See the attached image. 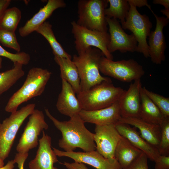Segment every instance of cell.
Wrapping results in <instances>:
<instances>
[{"mask_svg": "<svg viewBox=\"0 0 169 169\" xmlns=\"http://www.w3.org/2000/svg\"><path fill=\"white\" fill-rule=\"evenodd\" d=\"M44 110L46 115L61 133L58 145L65 151H74L77 148L84 152L96 150L94 133L86 128L85 122L79 115L72 116L68 121H60L54 117L47 108H45Z\"/></svg>", "mask_w": 169, "mask_h": 169, "instance_id": "obj_1", "label": "cell"}, {"mask_svg": "<svg viewBox=\"0 0 169 169\" xmlns=\"http://www.w3.org/2000/svg\"><path fill=\"white\" fill-rule=\"evenodd\" d=\"M73 56L72 61L75 65L80 79V91L88 90L105 81L111 80L109 77L100 74L99 64L104 55L96 48L90 47Z\"/></svg>", "mask_w": 169, "mask_h": 169, "instance_id": "obj_2", "label": "cell"}, {"mask_svg": "<svg viewBox=\"0 0 169 169\" xmlns=\"http://www.w3.org/2000/svg\"><path fill=\"white\" fill-rule=\"evenodd\" d=\"M52 73L46 69L33 67L28 71L22 86L9 99L5 108L12 113L22 103L41 95L44 92Z\"/></svg>", "mask_w": 169, "mask_h": 169, "instance_id": "obj_3", "label": "cell"}, {"mask_svg": "<svg viewBox=\"0 0 169 169\" xmlns=\"http://www.w3.org/2000/svg\"><path fill=\"white\" fill-rule=\"evenodd\" d=\"M125 90L115 87L112 81H105L77 94L82 109L93 110L108 107L118 101Z\"/></svg>", "mask_w": 169, "mask_h": 169, "instance_id": "obj_4", "label": "cell"}, {"mask_svg": "<svg viewBox=\"0 0 169 169\" xmlns=\"http://www.w3.org/2000/svg\"><path fill=\"white\" fill-rule=\"evenodd\" d=\"M108 3L107 0H79L77 23L90 30L107 32L108 24L104 11Z\"/></svg>", "mask_w": 169, "mask_h": 169, "instance_id": "obj_5", "label": "cell"}, {"mask_svg": "<svg viewBox=\"0 0 169 169\" xmlns=\"http://www.w3.org/2000/svg\"><path fill=\"white\" fill-rule=\"evenodd\" d=\"M35 106L34 103L28 104L11 113L0 123V158L3 161L8 156L18 131Z\"/></svg>", "mask_w": 169, "mask_h": 169, "instance_id": "obj_6", "label": "cell"}, {"mask_svg": "<svg viewBox=\"0 0 169 169\" xmlns=\"http://www.w3.org/2000/svg\"><path fill=\"white\" fill-rule=\"evenodd\" d=\"M99 70L105 75L127 82L141 79L145 73L143 66L133 59L114 61L104 55L100 59Z\"/></svg>", "mask_w": 169, "mask_h": 169, "instance_id": "obj_7", "label": "cell"}, {"mask_svg": "<svg viewBox=\"0 0 169 169\" xmlns=\"http://www.w3.org/2000/svg\"><path fill=\"white\" fill-rule=\"evenodd\" d=\"M71 32L75 39V49L78 53L90 47H94L100 50L106 58L113 60V57L108 50L110 35L108 32L91 30L71 22Z\"/></svg>", "mask_w": 169, "mask_h": 169, "instance_id": "obj_8", "label": "cell"}, {"mask_svg": "<svg viewBox=\"0 0 169 169\" xmlns=\"http://www.w3.org/2000/svg\"><path fill=\"white\" fill-rule=\"evenodd\" d=\"M130 8L125 21L121 23L124 29L132 32L137 42L136 52L141 53L146 58L149 57L147 38L151 32L152 23L145 14L139 13L136 8L130 5Z\"/></svg>", "mask_w": 169, "mask_h": 169, "instance_id": "obj_9", "label": "cell"}, {"mask_svg": "<svg viewBox=\"0 0 169 169\" xmlns=\"http://www.w3.org/2000/svg\"><path fill=\"white\" fill-rule=\"evenodd\" d=\"M48 128L43 112L35 109L30 115L17 146L18 153H28L30 150L37 147L38 144V136L41 131Z\"/></svg>", "mask_w": 169, "mask_h": 169, "instance_id": "obj_10", "label": "cell"}, {"mask_svg": "<svg viewBox=\"0 0 169 169\" xmlns=\"http://www.w3.org/2000/svg\"><path fill=\"white\" fill-rule=\"evenodd\" d=\"M106 18L110 35L108 48L109 52L112 54L117 50L122 53L136 52L137 42L134 35L126 33L118 20Z\"/></svg>", "mask_w": 169, "mask_h": 169, "instance_id": "obj_11", "label": "cell"}, {"mask_svg": "<svg viewBox=\"0 0 169 169\" xmlns=\"http://www.w3.org/2000/svg\"><path fill=\"white\" fill-rule=\"evenodd\" d=\"M56 155L66 156L73 159L75 162L85 163L96 169H122L115 158H105L96 151L87 152H66L53 148Z\"/></svg>", "mask_w": 169, "mask_h": 169, "instance_id": "obj_12", "label": "cell"}, {"mask_svg": "<svg viewBox=\"0 0 169 169\" xmlns=\"http://www.w3.org/2000/svg\"><path fill=\"white\" fill-rule=\"evenodd\" d=\"M94 140L96 151L107 158H115L114 153L121 135L115 125H95Z\"/></svg>", "mask_w": 169, "mask_h": 169, "instance_id": "obj_13", "label": "cell"}, {"mask_svg": "<svg viewBox=\"0 0 169 169\" xmlns=\"http://www.w3.org/2000/svg\"><path fill=\"white\" fill-rule=\"evenodd\" d=\"M152 13L156 18V24L155 30L151 31L148 37L149 54L153 63L160 64L165 59V52L166 46L163 29L168 25L169 19L157 16L153 11Z\"/></svg>", "mask_w": 169, "mask_h": 169, "instance_id": "obj_14", "label": "cell"}, {"mask_svg": "<svg viewBox=\"0 0 169 169\" xmlns=\"http://www.w3.org/2000/svg\"><path fill=\"white\" fill-rule=\"evenodd\" d=\"M134 81L118 100L121 118H140L142 87L141 79Z\"/></svg>", "mask_w": 169, "mask_h": 169, "instance_id": "obj_15", "label": "cell"}, {"mask_svg": "<svg viewBox=\"0 0 169 169\" xmlns=\"http://www.w3.org/2000/svg\"><path fill=\"white\" fill-rule=\"evenodd\" d=\"M79 115L85 123L99 125H115L121 117L118 101L108 107L100 109L82 110Z\"/></svg>", "mask_w": 169, "mask_h": 169, "instance_id": "obj_16", "label": "cell"}, {"mask_svg": "<svg viewBox=\"0 0 169 169\" xmlns=\"http://www.w3.org/2000/svg\"><path fill=\"white\" fill-rule=\"evenodd\" d=\"M43 136L39 140V146L35 158L28 164L30 169H58L54 164L59 161L51 148V139L44 130Z\"/></svg>", "mask_w": 169, "mask_h": 169, "instance_id": "obj_17", "label": "cell"}, {"mask_svg": "<svg viewBox=\"0 0 169 169\" xmlns=\"http://www.w3.org/2000/svg\"><path fill=\"white\" fill-rule=\"evenodd\" d=\"M115 126L121 136L145 153L151 161H154L160 156L158 149L146 141L137 131L136 127L119 122L115 124Z\"/></svg>", "mask_w": 169, "mask_h": 169, "instance_id": "obj_18", "label": "cell"}, {"mask_svg": "<svg viewBox=\"0 0 169 169\" xmlns=\"http://www.w3.org/2000/svg\"><path fill=\"white\" fill-rule=\"evenodd\" d=\"M66 6L65 3L63 0H49L45 5L41 8L24 26L19 28V35L22 37H25L36 31L55 10L64 8Z\"/></svg>", "mask_w": 169, "mask_h": 169, "instance_id": "obj_19", "label": "cell"}, {"mask_svg": "<svg viewBox=\"0 0 169 169\" xmlns=\"http://www.w3.org/2000/svg\"><path fill=\"white\" fill-rule=\"evenodd\" d=\"M75 93L71 85L62 79V89L57 99L56 107L60 113L70 118L79 115L82 110Z\"/></svg>", "mask_w": 169, "mask_h": 169, "instance_id": "obj_20", "label": "cell"}, {"mask_svg": "<svg viewBox=\"0 0 169 169\" xmlns=\"http://www.w3.org/2000/svg\"><path fill=\"white\" fill-rule=\"evenodd\" d=\"M119 122L138 128L141 136L158 149L161 135V128L159 125L147 122L138 117H121Z\"/></svg>", "mask_w": 169, "mask_h": 169, "instance_id": "obj_21", "label": "cell"}, {"mask_svg": "<svg viewBox=\"0 0 169 169\" xmlns=\"http://www.w3.org/2000/svg\"><path fill=\"white\" fill-rule=\"evenodd\" d=\"M142 152L121 136L115 149L114 156L123 169L128 166Z\"/></svg>", "mask_w": 169, "mask_h": 169, "instance_id": "obj_22", "label": "cell"}, {"mask_svg": "<svg viewBox=\"0 0 169 169\" xmlns=\"http://www.w3.org/2000/svg\"><path fill=\"white\" fill-rule=\"evenodd\" d=\"M54 59L59 65L61 79L66 81L77 94L80 91V79L77 68L72 59L58 56Z\"/></svg>", "mask_w": 169, "mask_h": 169, "instance_id": "obj_23", "label": "cell"}, {"mask_svg": "<svg viewBox=\"0 0 169 169\" xmlns=\"http://www.w3.org/2000/svg\"><path fill=\"white\" fill-rule=\"evenodd\" d=\"M140 97V118L147 122L160 125L166 118L146 95L143 87L141 90Z\"/></svg>", "mask_w": 169, "mask_h": 169, "instance_id": "obj_24", "label": "cell"}, {"mask_svg": "<svg viewBox=\"0 0 169 169\" xmlns=\"http://www.w3.org/2000/svg\"><path fill=\"white\" fill-rule=\"evenodd\" d=\"M52 25L45 21L36 30V31L42 35L49 42L54 56H58L72 59V56L66 52L58 41L53 31Z\"/></svg>", "mask_w": 169, "mask_h": 169, "instance_id": "obj_25", "label": "cell"}, {"mask_svg": "<svg viewBox=\"0 0 169 169\" xmlns=\"http://www.w3.org/2000/svg\"><path fill=\"white\" fill-rule=\"evenodd\" d=\"M23 65L19 63L15 64L13 68L0 72V96L24 75Z\"/></svg>", "mask_w": 169, "mask_h": 169, "instance_id": "obj_26", "label": "cell"}, {"mask_svg": "<svg viewBox=\"0 0 169 169\" xmlns=\"http://www.w3.org/2000/svg\"><path fill=\"white\" fill-rule=\"evenodd\" d=\"M110 6L104 11L105 17L120 20L123 23L128 14L130 6L127 0H107Z\"/></svg>", "mask_w": 169, "mask_h": 169, "instance_id": "obj_27", "label": "cell"}, {"mask_svg": "<svg viewBox=\"0 0 169 169\" xmlns=\"http://www.w3.org/2000/svg\"><path fill=\"white\" fill-rule=\"evenodd\" d=\"M21 12L16 7L7 9L0 20V27L15 32L21 18Z\"/></svg>", "mask_w": 169, "mask_h": 169, "instance_id": "obj_28", "label": "cell"}, {"mask_svg": "<svg viewBox=\"0 0 169 169\" xmlns=\"http://www.w3.org/2000/svg\"><path fill=\"white\" fill-rule=\"evenodd\" d=\"M143 89L147 96L159 109L166 118H169V98L149 91L145 87Z\"/></svg>", "mask_w": 169, "mask_h": 169, "instance_id": "obj_29", "label": "cell"}, {"mask_svg": "<svg viewBox=\"0 0 169 169\" xmlns=\"http://www.w3.org/2000/svg\"><path fill=\"white\" fill-rule=\"evenodd\" d=\"M161 135L158 150L160 155L169 156V118L160 125Z\"/></svg>", "mask_w": 169, "mask_h": 169, "instance_id": "obj_30", "label": "cell"}, {"mask_svg": "<svg viewBox=\"0 0 169 169\" xmlns=\"http://www.w3.org/2000/svg\"><path fill=\"white\" fill-rule=\"evenodd\" d=\"M0 43L3 46L20 52V46L18 42L15 32L0 27Z\"/></svg>", "mask_w": 169, "mask_h": 169, "instance_id": "obj_31", "label": "cell"}, {"mask_svg": "<svg viewBox=\"0 0 169 169\" xmlns=\"http://www.w3.org/2000/svg\"><path fill=\"white\" fill-rule=\"evenodd\" d=\"M1 57L9 59L14 64L19 63L23 65L28 64L30 59V56L28 53L24 52L12 53L5 49L0 45V57Z\"/></svg>", "mask_w": 169, "mask_h": 169, "instance_id": "obj_32", "label": "cell"}, {"mask_svg": "<svg viewBox=\"0 0 169 169\" xmlns=\"http://www.w3.org/2000/svg\"><path fill=\"white\" fill-rule=\"evenodd\" d=\"M148 157L143 152L128 166L123 169H149Z\"/></svg>", "mask_w": 169, "mask_h": 169, "instance_id": "obj_33", "label": "cell"}, {"mask_svg": "<svg viewBox=\"0 0 169 169\" xmlns=\"http://www.w3.org/2000/svg\"><path fill=\"white\" fill-rule=\"evenodd\" d=\"M154 161L155 169H169V156L160 155Z\"/></svg>", "mask_w": 169, "mask_h": 169, "instance_id": "obj_34", "label": "cell"}, {"mask_svg": "<svg viewBox=\"0 0 169 169\" xmlns=\"http://www.w3.org/2000/svg\"><path fill=\"white\" fill-rule=\"evenodd\" d=\"M28 156V153H18L16 154L13 160L15 163L18 164L19 169H24V164Z\"/></svg>", "mask_w": 169, "mask_h": 169, "instance_id": "obj_35", "label": "cell"}, {"mask_svg": "<svg viewBox=\"0 0 169 169\" xmlns=\"http://www.w3.org/2000/svg\"><path fill=\"white\" fill-rule=\"evenodd\" d=\"M60 163L65 166L67 169H88L84 163L75 161L72 163L65 161L63 163Z\"/></svg>", "mask_w": 169, "mask_h": 169, "instance_id": "obj_36", "label": "cell"}, {"mask_svg": "<svg viewBox=\"0 0 169 169\" xmlns=\"http://www.w3.org/2000/svg\"><path fill=\"white\" fill-rule=\"evenodd\" d=\"M129 5H131L136 8L146 6L151 11H152L151 8V6L148 3V1L146 0H127Z\"/></svg>", "mask_w": 169, "mask_h": 169, "instance_id": "obj_37", "label": "cell"}, {"mask_svg": "<svg viewBox=\"0 0 169 169\" xmlns=\"http://www.w3.org/2000/svg\"><path fill=\"white\" fill-rule=\"evenodd\" d=\"M11 2V0H0V20Z\"/></svg>", "mask_w": 169, "mask_h": 169, "instance_id": "obj_38", "label": "cell"}, {"mask_svg": "<svg viewBox=\"0 0 169 169\" xmlns=\"http://www.w3.org/2000/svg\"><path fill=\"white\" fill-rule=\"evenodd\" d=\"M154 4L161 5L163 6L165 8L169 9V0H154L152 2Z\"/></svg>", "mask_w": 169, "mask_h": 169, "instance_id": "obj_39", "label": "cell"}, {"mask_svg": "<svg viewBox=\"0 0 169 169\" xmlns=\"http://www.w3.org/2000/svg\"><path fill=\"white\" fill-rule=\"evenodd\" d=\"M15 162L14 160H11L8 161L5 166L0 167V169H13Z\"/></svg>", "mask_w": 169, "mask_h": 169, "instance_id": "obj_40", "label": "cell"}, {"mask_svg": "<svg viewBox=\"0 0 169 169\" xmlns=\"http://www.w3.org/2000/svg\"><path fill=\"white\" fill-rule=\"evenodd\" d=\"M160 12L166 16V18L169 19V9H162L160 10Z\"/></svg>", "mask_w": 169, "mask_h": 169, "instance_id": "obj_41", "label": "cell"}, {"mask_svg": "<svg viewBox=\"0 0 169 169\" xmlns=\"http://www.w3.org/2000/svg\"><path fill=\"white\" fill-rule=\"evenodd\" d=\"M4 161H3L0 158V167H2L4 166Z\"/></svg>", "mask_w": 169, "mask_h": 169, "instance_id": "obj_42", "label": "cell"}, {"mask_svg": "<svg viewBox=\"0 0 169 169\" xmlns=\"http://www.w3.org/2000/svg\"><path fill=\"white\" fill-rule=\"evenodd\" d=\"M2 59L1 57H0V69L2 68Z\"/></svg>", "mask_w": 169, "mask_h": 169, "instance_id": "obj_43", "label": "cell"}, {"mask_svg": "<svg viewBox=\"0 0 169 169\" xmlns=\"http://www.w3.org/2000/svg\"></svg>", "mask_w": 169, "mask_h": 169, "instance_id": "obj_44", "label": "cell"}]
</instances>
